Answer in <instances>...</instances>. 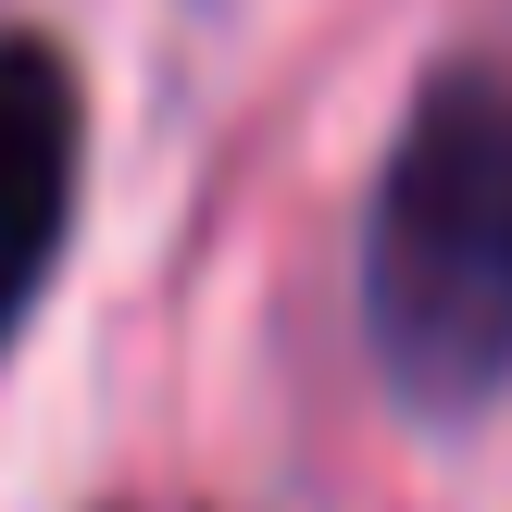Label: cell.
<instances>
[{
  "mask_svg": "<svg viewBox=\"0 0 512 512\" xmlns=\"http://www.w3.org/2000/svg\"><path fill=\"white\" fill-rule=\"evenodd\" d=\"M363 363L413 425L512 400V63L450 50L413 88L363 200Z\"/></svg>",
  "mask_w": 512,
  "mask_h": 512,
  "instance_id": "cell-1",
  "label": "cell"
},
{
  "mask_svg": "<svg viewBox=\"0 0 512 512\" xmlns=\"http://www.w3.org/2000/svg\"><path fill=\"white\" fill-rule=\"evenodd\" d=\"M75 200H88V75L63 38L0 25V363L75 250Z\"/></svg>",
  "mask_w": 512,
  "mask_h": 512,
  "instance_id": "cell-2",
  "label": "cell"
},
{
  "mask_svg": "<svg viewBox=\"0 0 512 512\" xmlns=\"http://www.w3.org/2000/svg\"><path fill=\"white\" fill-rule=\"evenodd\" d=\"M100 512H200V500H100Z\"/></svg>",
  "mask_w": 512,
  "mask_h": 512,
  "instance_id": "cell-3",
  "label": "cell"
}]
</instances>
